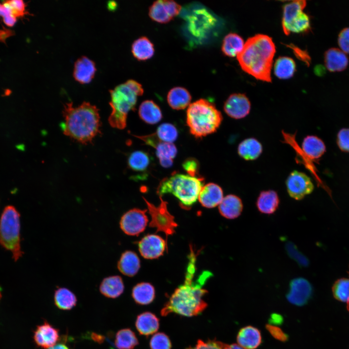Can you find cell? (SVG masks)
Here are the masks:
<instances>
[{
    "instance_id": "obj_3",
    "label": "cell",
    "mask_w": 349,
    "mask_h": 349,
    "mask_svg": "<svg viewBox=\"0 0 349 349\" xmlns=\"http://www.w3.org/2000/svg\"><path fill=\"white\" fill-rule=\"evenodd\" d=\"M63 115V133L78 142L83 144L91 143L100 133L98 110L89 102H83L78 107L73 106L72 102L66 103Z\"/></svg>"
},
{
    "instance_id": "obj_33",
    "label": "cell",
    "mask_w": 349,
    "mask_h": 349,
    "mask_svg": "<svg viewBox=\"0 0 349 349\" xmlns=\"http://www.w3.org/2000/svg\"><path fill=\"white\" fill-rule=\"evenodd\" d=\"M244 46L242 38L236 33H229L224 38L222 50L223 54L230 57L238 56Z\"/></svg>"
},
{
    "instance_id": "obj_13",
    "label": "cell",
    "mask_w": 349,
    "mask_h": 349,
    "mask_svg": "<svg viewBox=\"0 0 349 349\" xmlns=\"http://www.w3.org/2000/svg\"><path fill=\"white\" fill-rule=\"evenodd\" d=\"M312 293V286L307 279L302 277L297 278L290 282L286 298L291 303L302 306L307 302Z\"/></svg>"
},
{
    "instance_id": "obj_43",
    "label": "cell",
    "mask_w": 349,
    "mask_h": 349,
    "mask_svg": "<svg viewBox=\"0 0 349 349\" xmlns=\"http://www.w3.org/2000/svg\"><path fill=\"white\" fill-rule=\"evenodd\" d=\"M2 3L9 8L13 16L16 18L22 17L27 14L26 11V5L23 0H7L3 1Z\"/></svg>"
},
{
    "instance_id": "obj_49",
    "label": "cell",
    "mask_w": 349,
    "mask_h": 349,
    "mask_svg": "<svg viewBox=\"0 0 349 349\" xmlns=\"http://www.w3.org/2000/svg\"><path fill=\"white\" fill-rule=\"evenodd\" d=\"M290 48H292L294 54L298 59L305 62L308 65L310 64L311 59L306 51L302 50L294 46H291Z\"/></svg>"
},
{
    "instance_id": "obj_20",
    "label": "cell",
    "mask_w": 349,
    "mask_h": 349,
    "mask_svg": "<svg viewBox=\"0 0 349 349\" xmlns=\"http://www.w3.org/2000/svg\"><path fill=\"white\" fill-rule=\"evenodd\" d=\"M243 210L241 199L234 194H228L223 197L219 205L220 214L225 218L234 219L238 217Z\"/></svg>"
},
{
    "instance_id": "obj_48",
    "label": "cell",
    "mask_w": 349,
    "mask_h": 349,
    "mask_svg": "<svg viewBox=\"0 0 349 349\" xmlns=\"http://www.w3.org/2000/svg\"><path fill=\"white\" fill-rule=\"evenodd\" d=\"M224 343L220 341L209 340L205 342L198 340L195 347V349H223Z\"/></svg>"
},
{
    "instance_id": "obj_11",
    "label": "cell",
    "mask_w": 349,
    "mask_h": 349,
    "mask_svg": "<svg viewBox=\"0 0 349 349\" xmlns=\"http://www.w3.org/2000/svg\"><path fill=\"white\" fill-rule=\"evenodd\" d=\"M147 210L133 208L126 212L121 217L120 226L122 230L129 236H138L145 229L148 219Z\"/></svg>"
},
{
    "instance_id": "obj_5",
    "label": "cell",
    "mask_w": 349,
    "mask_h": 349,
    "mask_svg": "<svg viewBox=\"0 0 349 349\" xmlns=\"http://www.w3.org/2000/svg\"><path fill=\"white\" fill-rule=\"evenodd\" d=\"M222 121L221 112L205 99L190 103L187 111L186 122L190 133L197 138L216 132Z\"/></svg>"
},
{
    "instance_id": "obj_25",
    "label": "cell",
    "mask_w": 349,
    "mask_h": 349,
    "mask_svg": "<svg viewBox=\"0 0 349 349\" xmlns=\"http://www.w3.org/2000/svg\"><path fill=\"white\" fill-rule=\"evenodd\" d=\"M140 266V260L137 254L131 251L123 253L117 264L119 270L123 274L129 277L136 275Z\"/></svg>"
},
{
    "instance_id": "obj_2",
    "label": "cell",
    "mask_w": 349,
    "mask_h": 349,
    "mask_svg": "<svg viewBox=\"0 0 349 349\" xmlns=\"http://www.w3.org/2000/svg\"><path fill=\"white\" fill-rule=\"evenodd\" d=\"M275 51L272 39L268 35L258 34L247 39L237 59L245 72L258 79L270 82Z\"/></svg>"
},
{
    "instance_id": "obj_22",
    "label": "cell",
    "mask_w": 349,
    "mask_h": 349,
    "mask_svg": "<svg viewBox=\"0 0 349 349\" xmlns=\"http://www.w3.org/2000/svg\"><path fill=\"white\" fill-rule=\"evenodd\" d=\"M279 203L280 199L277 192L273 190H268L260 192L256 206L261 213L270 215L277 210Z\"/></svg>"
},
{
    "instance_id": "obj_19",
    "label": "cell",
    "mask_w": 349,
    "mask_h": 349,
    "mask_svg": "<svg viewBox=\"0 0 349 349\" xmlns=\"http://www.w3.org/2000/svg\"><path fill=\"white\" fill-rule=\"evenodd\" d=\"M96 70L95 63L88 57L82 56L75 63L73 76L80 83H88L94 77Z\"/></svg>"
},
{
    "instance_id": "obj_32",
    "label": "cell",
    "mask_w": 349,
    "mask_h": 349,
    "mask_svg": "<svg viewBox=\"0 0 349 349\" xmlns=\"http://www.w3.org/2000/svg\"><path fill=\"white\" fill-rule=\"evenodd\" d=\"M132 297L138 304H148L151 303L155 299L154 287L149 283H139L133 288Z\"/></svg>"
},
{
    "instance_id": "obj_47",
    "label": "cell",
    "mask_w": 349,
    "mask_h": 349,
    "mask_svg": "<svg viewBox=\"0 0 349 349\" xmlns=\"http://www.w3.org/2000/svg\"><path fill=\"white\" fill-rule=\"evenodd\" d=\"M338 44L341 50L349 54V28L342 30L339 34Z\"/></svg>"
},
{
    "instance_id": "obj_52",
    "label": "cell",
    "mask_w": 349,
    "mask_h": 349,
    "mask_svg": "<svg viewBox=\"0 0 349 349\" xmlns=\"http://www.w3.org/2000/svg\"><path fill=\"white\" fill-rule=\"evenodd\" d=\"M348 273H349V268ZM347 308L348 311L349 312V303H348L347 304Z\"/></svg>"
},
{
    "instance_id": "obj_41",
    "label": "cell",
    "mask_w": 349,
    "mask_h": 349,
    "mask_svg": "<svg viewBox=\"0 0 349 349\" xmlns=\"http://www.w3.org/2000/svg\"><path fill=\"white\" fill-rule=\"evenodd\" d=\"M151 349H171V342L169 337L164 333H158L155 334L150 341Z\"/></svg>"
},
{
    "instance_id": "obj_24",
    "label": "cell",
    "mask_w": 349,
    "mask_h": 349,
    "mask_svg": "<svg viewBox=\"0 0 349 349\" xmlns=\"http://www.w3.org/2000/svg\"><path fill=\"white\" fill-rule=\"evenodd\" d=\"M240 346L244 349H255L261 342V335L259 330L251 326L241 329L237 337Z\"/></svg>"
},
{
    "instance_id": "obj_17",
    "label": "cell",
    "mask_w": 349,
    "mask_h": 349,
    "mask_svg": "<svg viewBox=\"0 0 349 349\" xmlns=\"http://www.w3.org/2000/svg\"><path fill=\"white\" fill-rule=\"evenodd\" d=\"M59 338V330L47 321L37 326L33 336L36 345L44 349L55 346Z\"/></svg>"
},
{
    "instance_id": "obj_9",
    "label": "cell",
    "mask_w": 349,
    "mask_h": 349,
    "mask_svg": "<svg viewBox=\"0 0 349 349\" xmlns=\"http://www.w3.org/2000/svg\"><path fill=\"white\" fill-rule=\"evenodd\" d=\"M147 207V211L151 217V221L149 225L155 228L157 232H162L166 236V240L168 237L175 233L177 224L174 221V217L169 212L167 208V202L162 197L159 196L160 203L158 206L150 203L143 197Z\"/></svg>"
},
{
    "instance_id": "obj_38",
    "label": "cell",
    "mask_w": 349,
    "mask_h": 349,
    "mask_svg": "<svg viewBox=\"0 0 349 349\" xmlns=\"http://www.w3.org/2000/svg\"><path fill=\"white\" fill-rule=\"evenodd\" d=\"M138 344L135 333L129 328L121 329L116 334L115 345L118 349H133Z\"/></svg>"
},
{
    "instance_id": "obj_46",
    "label": "cell",
    "mask_w": 349,
    "mask_h": 349,
    "mask_svg": "<svg viewBox=\"0 0 349 349\" xmlns=\"http://www.w3.org/2000/svg\"><path fill=\"white\" fill-rule=\"evenodd\" d=\"M0 16L3 22L9 27H13L16 22V19L12 14L9 8L3 3H0Z\"/></svg>"
},
{
    "instance_id": "obj_16",
    "label": "cell",
    "mask_w": 349,
    "mask_h": 349,
    "mask_svg": "<svg viewBox=\"0 0 349 349\" xmlns=\"http://www.w3.org/2000/svg\"><path fill=\"white\" fill-rule=\"evenodd\" d=\"M217 19L205 9L198 10L191 15L189 19V29L196 37H202L216 24Z\"/></svg>"
},
{
    "instance_id": "obj_27",
    "label": "cell",
    "mask_w": 349,
    "mask_h": 349,
    "mask_svg": "<svg viewBox=\"0 0 349 349\" xmlns=\"http://www.w3.org/2000/svg\"><path fill=\"white\" fill-rule=\"evenodd\" d=\"M167 99L168 104L173 109L180 110L188 107L190 104L191 96L185 88L175 87L169 91Z\"/></svg>"
},
{
    "instance_id": "obj_34",
    "label": "cell",
    "mask_w": 349,
    "mask_h": 349,
    "mask_svg": "<svg viewBox=\"0 0 349 349\" xmlns=\"http://www.w3.org/2000/svg\"><path fill=\"white\" fill-rule=\"evenodd\" d=\"M154 148L160 165L165 168L171 167L177 152L175 145L173 143L159 142Z\"/></svg>"
},
{
    "instance_id": "obj_53",
    "label": "cell",
    "mask_w": 349,
    "mask_h": 349,
    "mask_svg": "<svg viewBox=\"0 0 349 349\" xmlns=\"http://www.w3.org/2000/svg\"><path fill=\"white\" fill-rule=\"evenodd\" d=\"M186 349H195V347H192L190 346V347L186 348Z\"/></svg>"
},
{
    "instance_id": "obj_1",
    "label": "cell",
    "mask_w": 349,
    "mask_h": 349,
    "mask_svg": "<svg viewBox=\"0 0 349 349\" xmlns=\"http://www.w3.org/2000/svg\"><path fill=\"white\" fill-rule=\"evenodd\" d=\"M185 280L176 288L161 310L162 316L174 313L190 317L201 314L207 304L203 299L207 291L203 286L213 274L209 271H203L194 279L196 255L191 246L188 256Z\"/></svg>"
},
{
    "instance_id": "obj_26",
    "label": "cell",
    "mask_w": 349,
    "mask_h": 349,
    "mask_svg": "<svg viewBox=\"0 0 349 349\" xmlns=\"http://www.w3.org/2000/svg\"><path fill=\"white\" fill-rule=\"evenodd\" d=\"M135 326L141 334L148 336L158 331L159 326V319L151 312H144L137 317Z\"/></svg>"
},
{
    "instance_id": "obj_12",
    "label": "cell",
    "mask_w": 349,
    "mask_h": 349,
    "mask_svg": "<svg viewBox=\"0 0 349 349\" xmlns=\"http://www.w3.org/2000/svg\"><path fill=\"white\" fill-rule=\"evenodd\" d=\"M181 6L174 0H158L149 7V16L154 21L166 23L177 16Z\"/></svg>"
},
{
    "instance_id": "obj_15",
    "label": "cell",
    "mask_w": 349,
    "mask_h": 349,
    "mask_svg": "<svg viewBox=\"0 0 349 349\" xmlns=\"http://www.w3.org/2000/svg\"><path fill=\"white\" fill-rule=\"evenodd\" d=\"M251 110L248 97L242 94H233L226 100L223 106L224 112L229 117L240 119L247 116Z\"/></svg>"
},
{
    "instance_id": "obj_37",
    "label": "cell",
    "mask_w": 349,
    "mask_h": 349,
    "mask_svg": "<svg viewBox=\"0 0 349 349\" xmlns=\"http://www.w3.org/2000/svg\"><path fill=\"white\" fill-rule=\"evenodd\" d=\"M296 70L294 61L288 57H280L274 65V74L281 79H287L293 76Z\"/></svg>"
},
{
    "instance_id": "obj_4",
    "label": "cell",
    "mask_w": 349,
    "mask_h": 349,
    "mask_svg": "<svg viewBox=\"0 0 349 349\" xmlns=\"http://www.w3.org/2000/svg\"><path fill=\"white\" fill-rule=\"evenodd\" d=\"M110 93L112 111L109 124L114 128L123 129L127 125V114L135 108L138 96L143 93V88L137 81L129 79L110 90Z\"/></svg>"
},
{
    "instance_id": "obj_42",
    "label": "cell",
    "mask_w": 349,
    "mask_h": 349,
    "mask_svg": "<svg viewBox=\"0 0 349 349\" xmlns=\"http://www.w3.org/2000/svg\"><path fill=\"white\" fill-rule=\"evenodd\" d=\"M286 249L288 255L295 260L300 266L306 267L308 266L309 262L307 257L300 252L296 246L291 242L286 243Z\"/></svg>"
},
{
    "instance_id": "obj_30",
    "label": "cell",
    "mask_w": 349,
    "mask_h": 349,
    "mask_svg": "<svg viewBox=\"0 0 349 349\" xmlns=\"http://www.w3.org/2000/svg\"><path fill=\"white\" fill-rule=\"evenodd\" d=\"M302 149L310 159H319L326 152V146L323 141L314 135H308L302 143Z\"/></svg>"
},
{
    "instance_id": "obj_50",
    "label": "cell",
    "mask_w": 349,
    "mask_h": 349,
    "mask_svg": "<svg viewBox=\"0 0 349 349\" xmlns=\"http://www.w3.org/2000/svg\"><path fill=\"white\" fill-rule=\"evenodd\" d=\"M223 349H244L238 344H233L231 345L224 344Z\"/></svg>"
},
{
    "instance_id": "obj_54",
    "label": "cell",
    "mask_w": 349,
    "mask_h": 349,
    "mask_svg": "<svg viewBox=\"0 0 349 349\" xmlns=\"http://www.w3.org/2000/svg\"><path fill=\"white\" fill-rule=\"evenodd\" d=\"M1 297H2L1 291V288H0V301L1 299Z\"/></svg>"
},
{
    "instance_id": "obj_44",
    "label": "cell",
    "mask_w": 349,
    "mask_h": 349,
    "mask_svg": "<svg viewBox=\"0 0 349 349\" xmlns=\"http://www.w3.org/2000/svg\"><path fill=\"white\" fill-rule=\"evenodd\" d=\"M336 142L342 151L349 153V128H342L338 131Z\"/></svg>"
},
{
    "instance_id": "obj_7",
    "label": "cell",
    "mask_w": 349,
    "mask_h": 349,
    "mask_svg": "<svg viewBox=\"0 0 349 349\" xmlns=\"http://www.w3.org/2000/svg\"><path fill=\"white\" fill-rule=\"evenodd\" d=\"M20 215L12 206L5 207L0 219V245L12 254L15 261L22 256Z\"/></svg>"
},
{
    "instance_id": "obj_10",
    "label": "cell",
    "mask_w": 349,
    "mask_h": 349,
    "mask_svg": "<svg viewBox=\"0 0 349 349\" xmlns=\"http://www.w3.org/2000/svg\"><path fill=\"white\" fill-rule=\"evenodd\" d=\"M286 184L289 195L296 200H300L311 194L314 185L311 178L305 173L294 170L286 180Z\"/></svg>"
},
{
    "instance_id": "obj_21",
    "label": "cell",
    "mask_w": 349,
    "mask_h": 349,
    "mask_svg": "<svg viewBox=\"0 0 349 349\" xmlns=\"http://www.w3.org/2000/svg\"><path fill=\"white\" fill-rule=\"evenodd\" d=\"M151 163L149 155L144 151H135L128 157V168L133 172L141 174V179L146 176L147 171Z\"/></svg>"
},
{
    "instance_id": "obj_23",
    "label": "cell",
    "mask_w": 349,
    "mask_h": 349,
    "mask_svg": "<svg viewBox=\"0 0 349 349\" xmlns=\"http://www.w3.org/2000/svg\"><path fill=\"white\" fill-rule=\"evenodd\" d=\"M325 64L331 72H339L345 70L349 63L346 53L336 48H331L327 50L324 55Z\"/></svg>"
},
{
    "instance_id": "obj_14",
    "label": "cell",
    "mask_w": 349,
    "mask_h": 349,
    "mask_svg": "<svg viewBox=\"0 0 349 349\" xmlns=\"http://www.w3.org/2000/svg\"><path fill=\"white\" fill-rule=\"evenodd\" d=\"M167 242L155 234L144 236L138 243L139 251L145 259H153L163 255L167 247Z\"/></svg>"
},
{
    "instance_id": "obj_45",
    "label": "cell",
    "mask_w": 349,
    "mask_h": 349,
    "mask_svg": "<svg viewBox=\"0 0 349 349\" xmlns=\"http://www.w3.org/2000/svg\"><path fill=\"white\" fill-rule=\"evenodd\" d=\"M182 167L188 174L192 176H198L199 163L198 160L193 158H189L184 160Z\"/></svg>"
},
{
    "instance_id": "obj_6",
    "label": "cell",
    "mask_w": 349,
    "mask_h": 349,
    "mask_svg": "<svg viewBox=\"0 0 349 349\" xmlns=\"http://www.w3.org/2000/svg\"><path fill=\"white\" fill-rule=\"evenodd\" d=\"M203 186V178L174 173L159 183L157 192L162 197L172 194L182 207H190L196 203Z\"/></svg>"
},
{
    "instance_id": "obj_39",
    "label": "cell",
    "mask_w": 349,
    "mask_h": 349,
    "mask_svg": "<svg viewBox=\"0 0 349 349\" xmlns=\"http://www.w3.org/2000/svg\"><path fill=\"white\" fill-rule=\"evenodd\" d=\"M154 134L159 142L164 143H173L178 137L176 127L170 123L161 124Z\"/></svg>"
},
{
    "instance_id": "obj_28",
    "label": "cell",
    "mask_w": 349,
    "mask_h": 349,
    "mask_svg": "<svg viewBox=\"0 0 349 349\" xmlns=\"http://www.w3.org/2000/svg\"><path fill=\"white\" fill-rule=\"evenodd\" d=\"M263 147L255 138H249L241 141L238 147V155L246 160H254L261 154Z\"/></svg>"
},
{
    "instance_id": "obj_18",
    "label": "cell",
    "mask_w": 349,
    "mask_h": 349,
    "mask_svg": "<svg viewBox=\"0 0 349 349\" xmlns=\"http://www.w3.org/2000/svg\"><path fill=\"white\" fill-rule=\"evenodd\" d=\"M222 188L217 184L209 183L203 186L198 196L202 206L211 208L220 205L223 198Z\"/></svg>"
},
{
    "instance_id": "obj_51",
    "label": "cell",
    "mask_w": 349,
    "mask_h": 349,
    "mask_svg": "<svg viewBox=\"0 0 349 349\" xmlns=\"http://www.w3.org/2000/svg\"><path fill=\"white\" fill-rule=\"evenodd\" d=\"M48 349H69L65 345L60 343L56 344L55 346L49 348Z\"/></svg>"
},
{
    "instance_id": "obj_29",
    "label": "cell",
    "mask_w": 349,
    "mask_h": 349,
    "mask_svg": "<svg viewBox=\"0 0 349 349\" xmlns=\"http://www.w3.org/2000/svg\"><path fill=\"white\" fill-rule=\"evenodd\" d=\"M99 290L102 295L107 298L115 299L118 297L124 290L122 278L114 275L104 278L100 284Z\"/></svg>"
},
{
    "instance_id": "obj_35",
    "label": "cell",
    "mask_w": 349,
    "mask_h": 349,
    "mask_svg": "<svg viewBox=\"0 0 349 349\" xmlns=\"http://www.w3.org/2000/svg\"><path fill=\"white\" fill-rule=\"evenodd\" d=\"M131 51L134 57L138 60H146L154 55V45L148 38L142 36L134 41Z\"/></svg>"
},
{
    "instance_id": "obj_31",
    "label": "cell",
    "mask_w": 349,
    "mask_h": 349,
    "mask_svg": "<svg viewBox=\"0 0 349 349\" xmlns=\"http://www.w3.org/2000/svg\"><path fill=\"white\" fill-rule=\"evenodd\" d=\"M138 113L140 118L148 124H156L162 118L160 108L152 100L143 101L139 107Z\"/></svg>"
},
{
    "instance_id": "obj_40",
    "label": "cell",
    "mask_w": 349,
    "mask_h": 349,
    "mask_svg": "<svg viewBox=\"0 0 349 349\" xmlns=\"http://www.w3.org/2000/svg\"><path fill=\"white\" fill-rule=\"evenodd\" d=\"M333 297L337 301L349 303V278H342L333 283L332 288Z\"/></svg>"
},
{
    "instance_id": "obj_8",
    "label": "cell",
    "mask_w": 349,
    "mask_h": 349,
    "mask_svg": "<svg viewBox=\"0 0 349 349\" xmlns=\"http://www.w3.org/2000/svg\"><path fill=\"white\" fill-rule=\"evenodd\" d=\"M306 5L305 0H295L284 5L282 25L286 35L291 32H305L310 30V21L303 12Z\"/></svg>"
},
{
    "instance_id": "obj_36",
    "label": "cell",
    "mask_w": 349,
    "mask_h": 349,
    "mask_svg": "<svg viewBox=\"0 0 349 349\" xmlns=\"http://www.w3.org/2000/svg\"><path fill=\"white\" fill-rule=\"evenodd\" d=\"M54 300L55 305L63 310H71L76 306L77 302L75 295L64 287L59 288L55 291Z\"/></svg>"
}]
</instances>
